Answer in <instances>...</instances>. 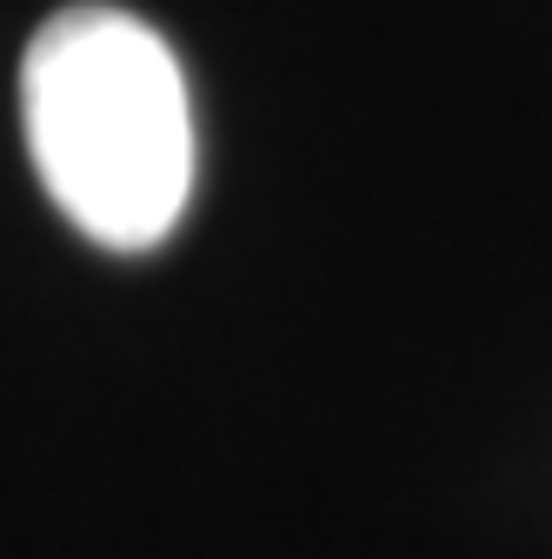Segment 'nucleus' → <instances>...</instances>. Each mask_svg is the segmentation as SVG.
<instances>
[{
	"instance_id": "1",
	"label": "nucleus",
	"mask_w": 552,
	"mask_h": 559,
	"mask_svg": "<svg viewBox=\"0 0 552 559\" xmlns=\"http://www.w3.org/2000/svg\"><path fill=\"white\" fill-rule=\"evenodd\" d=\"M27 154L87 240L141 253L193 193V107L173 47L120 8L53 14L21 60Z\"/></svg>"
}]
</instances>
